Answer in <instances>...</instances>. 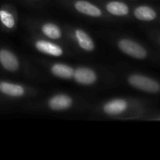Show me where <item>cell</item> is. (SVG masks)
<instances>
[{"instance_id":"cell-14","label":"cell","mask_w":160,"mask_h":160,"mask_svg":"<svg viewBox=\"0 0 160 160\" xmlns=\"http://www.w3.org/2000/svg\"><path fill=\"white\" fill-rule=\"evenodd\" d=\"M42 32L52 39H57L61 37L60 29L53 23H46L42 26Z\"/></svg>"},{"instance_id":"cell-13","label":"cell","mask_w":160,"mask_h":160,"mask_svg":"<svg viewBox=\"0 0 160 160\" xmlns=\"http://www.w3.org/2000/svg\"><path fill=\"white\" fill-rule=\"evenodd\" d=\"M134 14H135L136 18H138L139 20H142V21H153L157 16L156 11L147 6L138 7L135 9Z\"/></svg>"},{"instance_id":"cell-10","label":"cell","mask_w":160,"mask_h":160,"mask_svg":"<svg viewBox=\"0 0 160 160\" xmlns=\"http://www.w3.org/2000/svg\"><path fill=\"white\" fill-rule=\"evenodd\" d=\"M52 72L62 79H70L74 75V69L64 64H55L52 67Z\"/></svg>"},{"instance_id":"cell-2","label":"cell","mask_w":160,"mask_h":160,"mask_svg":"<svg viewBox=\"0 0 160 160\" xmlns=\"http://www.w3.org/2000/svg\"><path fill=\"white\" fill-rule=\"evenodd\" d=\"M120 50L127 53L128 55H130L134 58L138 59H143L146 57V51L143 47H142L140 44L130 40V39H122L119 41L118 44Z\"/></svg>"},{"instance_id":"cell-4","label":"cell","mask_w":160,"mask_h":160,"mask_svg":"<svg viewBox=\"0 0 160 160\" xmlns=\"http://www.w3.org/2000/svg\"><path fill=\"white\" fill-rule=\"evenodd\" d=\"M0 63L3 68L8 71H15L19 68V61L17 57L8 50L0 51Z\"/></svg>"},{"instance_id":"cell-1","label":"cell","mask_w":160,"mask_h":160,"mask_svg":"<svg viewBox=\"0 0 160 160\" xmlns=\"http://www.w3.org/2000/svg\"><path fill=\"white\" fill-rule=\"evenodd\" d=\"M128 82L133 87L145 92L157 93L160 90V85L158 82L142 75H132L129 77Z\"/></svg>"},{"instance_id":"cell-12","label":"cell","mask_w":160,"mask_h":160,"mask_svg":"<svg viewBox=\"0 0 160 160\" xmlns=\"http://www.w3.org/2000/svg\"><path fill=\"white\" fill-rule=\"evenodd\" d=\"M107 10L116 16H125L128 13L129 9L128 7L122 2H117V1H112L108 3L106 7Z\"/></svg>"},{"instance_id":"cell-11","label":"cell","mask_w":160,"mask_h":160,"mask_svg":"<svg viewBox=\"0 0 160 160\" xmlns=\"http://www.w3.org/2000/svg\"><path fill=\"white\" fill-rule=\"evenodd\" d=\"M76 38L78 40V43L79 45L81 46V48H82L83 50L85 51H93L94 50V42L92 40V38L82 30H76Z\"/></svg>"},{"instance_id":"cell-15","label":"cell","mask_w":160,"mask_h":160,"mask_svg":"<svg viewBox=\"0 0 160 160\" xmlns=\"http://www.w3.org/2000/svg\"><path fill=\"white\" fill-rule=\"evenodd\" d=\"M0 21L8 28H12L15 24V21L12 14L6 10H0Z\"/></svg>"},{"instance_id":"cell-6","label":"cell","mask_w":160,"mask_h":160,"mask_svg":"<svg viewBox=\"0 0 160 160\" xmlns=\"http://www.w3.org/2000/svg\"><path fill=\"white\" fill-rule=\"evenodd\" d=\"M75 8L79 12L89 15V16L99 17L101 15V10L95 5H93L87 1H83V0L77 1L75 3Z\"/></svg>"},{"instance_id":"cell-8","label":"cell","mask_w":160,"mask_h":160,"mask_svg":"<svg viewBox=\"0 0 160 160\" xmlns=\"http://www.w3.org/2000/svg\"><path fill=\"white\" fill-rule=\"evenodd\" d=\"M128 104L123 99H114L108 102L104 106V112L108 114H119L127 110Z\"/></svg>"},{"instance_id":"cell-7","label":"cell","mask_w":160,"mask_h":160,"mask_svg":"<svg viewBox=\"0 0 160 160\" xmlns=\"http://www.w3.org/2000/svg\"><path fill=\"white\" fill-rule=\"evenodd\" d=\"M36 47L38 51L52 56H60L63 53L62 49L58 45L45 40H38L36 43Z\"/></svg>"},{"instance_id":"cell-9","label":"cell","mask_w":160,"mask_h":160,"mask_svg":"<svg viewBox=\"0 0 160 160\" xmlns=\"http://www.w3.org/2000/svg\"><path fill=\"white\" fill-rule=\"evenodd\" d=\"M0 91L3 94L10 97H21L24 93V89L21 85L10 82H1Z\"/></svg>"},{"instance_id":"cell-5","label":"cell","mask_w":160,"mask_h":160,"mask_svg":"<svg viewBox=\"0 0 160 160\" xmlns=\"http://www.w3.org/2000/svg\"><path fill=\"white\" fill-rule=\"evenodd\" d=\"M72 104V100L66 95H58L52 98L49 101V106L52 110L61 111L68 109Z\"/></svg>"},{"instance_id":"cell-3","label":"cell","mask_w":160,"mask_h":160,"mask_svg":"<svg viewBox=\"0 0 160 160\" xmlns=\"http://www.w3.org/2000/svg\"><path fill=\"white\" fill-rule=\"evenodd\" d=\"M75 81L81 84H92L96 82L97 80V76L96 73L87 68H79L74 71V75H73Z\"/></svg>"}]
</instances>
